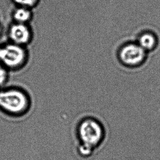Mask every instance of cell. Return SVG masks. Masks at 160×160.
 <instances>
[{"mask_svg": "<svg viewBox=\"0 0 160 160\" xmlns=\"http://www.w3.org/2000/svg\"><path fill=\"white\" fill-rule=\"evenodd\" d=\"M104 125L99 118L87 116L80 120L76 127L78 140V152L83 158H88L103 144L106 138Z\"/></svg>", "mask_w": 160, "mask_h": 160, "instance_id": "obj_1", "label": "cell"}, {"mask_svg": "<svg viewBox=\"0 0 160 160\" xmlns=\"http://www.w3.org/2000/svg\"><path fill=\"white\" fill-rule=\"evenodd\" d=\"M29 93L16 86L0 89V111L7 115L18 118L26 115L31 108Z\"/></svg>", "mask_w": 160, "mask_h": 160, "instance_id": "obj_2", "label": "cell"}, {"mask_svg": "<svg viewBox=\"0 0 160 160\" xmlns=\"http://www.w3.org/2000/svg\"><path fill=\"white\" fill-rule=\"evenodd\" d=\"M28 48L7 41L0 45V64L11 72L21 71L29 64Z\"/></svg>", "mask_w": 160, "mask_h": 160, "instance_id": "obj_3", "label": "cell"}, {"mask_svg": "<svg viewBox=\"0 0 160 160\" xmlns=\"http://www.w3.org/2000/svg\"><path fill=\"white\" fill-rule=\"evenodd\" d=\"M8 41L28 47L33 42L34 32L30 24L12 22L7 29Z\"/></svg>", "mask_w": 160, "mask_h": 160, "instance_id": "obj_4", "label": "cell"}, {"mask_svg": "<svg viewBox=\"0 0 160 160\" xmlns=\"http://www.w3.org/2000/svg\"><path fill=\"white\" fill-rule=\"evenodd\" d=\"M146 52L138 43H128L121 48L118 57L123 64L127 67H138L144 62Z\"/></svg>", "mask_w": 160, "mask_h": 160, "instance_id": "obj_5", "label": "cell"}, {"mask_svg": "<svg viewBox=\"0 0 160 160\" xmlns=\"http://www.w3.org/2000/svg\"><path fill=\"white\" fill-rule=\"evenodd\" d=\"M34 17L33 9L22 7L14 6L11 12L12 22L30 24Z\"/></svg>", "mask_w": 160, "mask_h": 160, "instance_id": "obj_6", "label": "cell"}, {"mask_svg": "<svg viewBox=\"0 0 160 160\" xmlns=\"http://www.w3.org/2000/svg\"><path fill=\"white\" fill-rule=\"evenodd\" d=\"M157 38L151 32H144L138 38V45L146 52L154 49L157 45Z\"/></svg>", "mask_w": 160, "mask_h": 160, "instance_id": "obj_7", "label": "cell"}, {"mask_svg": "<svg viewBox=\"0 0 160 160\" xmlns=\"http://www.w3.org/2000/svg\"><path fill=\"white\" fill-rule=\"evenodd\" d=\"M14 6L34 9L40 4L41 0H11Z\"/></svg>", "mask_w": 160, "mask_h": 160, "instance_id": "obj_8", "label": "cell"}, {"mask_svg": "<svg viewBox=\"0 0 160 160\" xmlns=\"http://www.w3.org/2000/svg\"><path fill=\"white\" fill-rule=\"evenodd\" d=\"M10 72L0 64V87L6 84L9 79Z\"/></svg>", "mask_w": 160, "mask_h": 160, "instance_id": "obj_9", "label": "cell"}, {"mask_svg": "<svg viewBox=\"0 0 160 160\" xmlns=\"http://www.w3.org/2000/svg\"><path fill=\"white\" fill-rule=\"evenodd\" d=\"M2 23H1V19H0V33H1V31H2Z\"/></svg>", "mask_w": 160, "mask_h": 160, "instance_id": "obj_10", "label": "cell"}]
</instances>
